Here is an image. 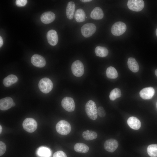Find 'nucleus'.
<instances>
[{
  "label": "nucleus",
  "mask_w": 157,
  "mask_h": 157,
  "mask_svg": "<svg viewBox=\"0 0 157 157\" xmlns=\"http://www.w3.org/2000/svg\"><path fill=\"white\" fill-rule=\"evenodd\" d=\"M96 105L92 100H90L86 103L85 110L88 117L92 120H95L97 117V112Z\"/></svg>",
  "instance_id": "nucleus-1"
},
{
  "label": "nucleus",
  "mask_w": 157,
  "mask_h": 157,
  "mask_svg": "<svg viewBox=\"0 0 157 157\" xmlns=\"http://www.w3.org/2000/svg\"><path fill=\"white\" fill-rule=\"evenodd\" d=\"M56 130L58 133L63 135L68 134L71 131V126L70 124L66 121L61 120L56 124Z\"/></svg>",
  "instance_id": "nucleus-2"
},
{
  "label": "nucleus",
  "mask_w": 157,
  "mask_h": 157,
  "mask_svg": "<svg viewBox=\"0 0 157 157\" xmlns=\"http://www.w3.org/2000/svg\"><path fill=\"white\" fill-rule=\"evenodd\" d=\"M38 87L40 90L43 93H49L53 88V83L51 81L47 78H42L39 81Z\"/></svg>",
  "instance_id": "nucleus-3"
},
{
  "label": "nucleus",
  "mask_w": 157,
  "mask_h": 157,
  "mask_svg": "<svg viewBox=\"0 0 157 157\" xmlns=\"http://www.w3.org/2000/svg\"><path fill=\"white\" fill-rule=\"evenodd\" d=\"M22 126L24 129L27 132L32 133L37 129L38 124L34 119L27 118L23 121Z\"/></svg>",
  "instance_id": "nucleus-4"
},
{
  "label": "nucleus",
  "mask_w": 157,
  "mask_h": 157,
  "mask_svg": "<svg viewBox=\"0 0 157 157\" xmlns=\"http://www.w3.org/2000/svg\"><path fill=\"white\" fill-rule=\"evenodd\" d=\"M126 26L124 23L122 22L115 23L111 28V32L114 35L119 36L123 34L126 31Z\"/></svg>",
  "instance_id": "nucleus-5"
},
{
  "label": "nucleus",
  "mask_w": 157,
  "mask_h": 157,
  "mask_svg": "<svg viewBox=\"0 0 157 157\" xmlns=\"http://www.w3.org/2000/svg\"><path fill=\"white\" fill-rule=\"evenodd\" d=\"M71 70L73 74L79 77L82 76L84 72V67L82 63L79 60H76L72 63Z\"/></svg>",
  "instance_id": "nucleus-6"
},
{
  "label": "nucleus",
  "mask_w": 157,
  "mask_h": 157,
  "mask_svg": "<svg viewBox=\"0 0 157 157\" xmlns=\"http://www.w3.org/2000/svg\"><path fill=\"white\" fill-rule=\"evenodd\" d=\"M96 30V27L94 24L92 23H88L81 27V32L84 37L88 38L93 35Z\"/></svg>",
  "instance_id": "nucleus-7"
},
{
  "label": "nucleus",
  "mask_w": 157,
  "mask_h": 157,
  "mask_svg": "<svg viewBox=\"0 0 157 157\" xmlns=\"http://www.w3.org/2000/svg\"><path fill=\"white\" fill-rule=\"evenodd\" d=\"M127 6L130 10L138 12L143 8L144 2L142 0H129L128 1Z\"/></svg>",
  "instance_id": "nucleus-8"
},
{
  "label": "nucleus",
  "mask_w": 157,
  "mask_h": 157,
  "mask_svg": "<svg viewBox=\"0 0 157 157\" xmlns=\"http://www.w3.org/2000/svg\"><path fill=\"white\" fill-rule=\"evenodd\" d=\"M63 108L69 112L74 111L75 108V103L73 99L66 97L63 98L61 102Z\"/></svg>",
  "instance_id": "nucleus-9"
},
{
  "label": "nucleus",
  "mask_w": 157,
  "mask_h": 157,
  "mask_svg": "<svg viewBox=\"0 0 157 157\" xmlns=\"http://www.w3.org/2000/svg\"><path fill=\"white\" fill-rule=\"evenodd\" d=\"M32 64L34 66L38 67H43L46 65L45 58L42 56L37 54L33 55L31 58Z\"/></svg>",
  "instance_id": "nucleus-10"
},
{
  "label": "nucleus",
  "mask_w": 157,
  "mask_h": 157,
  "mask_svg": "<svg viewBox=\"0 0 157 157\" xmlns=\"http://www.w3.org/2000/svg\"><path fill=\"white\" fill-rule=\"evenodd\" d=\"M117 141L114 139H110L106 140L104 144V149L107 151L114 152L118 146Z\"/></svg>",
  "instance_id": "nucleus-11"
},
{
  "label": "nucleus",
  "mask_w": 157,
  "mask_h": 157,
  "mask_svg": "<svg viewBox=\"0 0 157 157\" xmlns=\"http://www.w3.org/2000/svg\"><path fill=\"white\" fill-rule=\"evenodd\" d=\"M155 90L151 87L145 88L141 90L139 93L140 97L144 99H151L154 95Z\"/></svg>",
  "instance_id": "nucleus-12"
},
{
  "label": "nucleus",
  "mask_w": 157,
  "mask_h": 157,
  "mask_svg": "<svg viewBox=\"0 0 157 157\" xmlns=\"http://www.w3.org/2000/svg\"><path fill=\"white\" fill-rule=\"evenodd\" d=\"M47 37L49 43L51 46H55L58 43V37L56 31L53 29L49 30L47 34Z\"/></svg>",
  "instance_id": "nucleus-13"
},
{
  "label": "nucleus",
  "mask_w": 157,
  "mask_h": 157,
  "mask_svg": "<svg viewBox=\"0 0 157 157\" xmlns=\"http://www.w3.org/2000/svg\"><path fill=\"white\" fill-rule=\"evenodd\" d=\"M13 101L12 98L7 97L1 99L0 100V109L2 110H7L12 106Z\"/></svg>",
  "instance_id": "nucleus-14"
},
{
  "label": "nucleus",
  "mask_w": 157,
  "mask_h": 157,
  "mask_svg": "<svg viewBox=\"0 0 157 157\" xmlns=\"http://www.w3.org/2000/svg\"><path fill=\"white\" fill-rule=\"evenodd\" d=\"M55 18L54 13L51 11L43 13L41 15L40 19L42 22L46 24H49L53 22Z\"/></svg>",
  "instance_id": "nucleus-15"
},
{
  "label": "nucleus",
  "mask_w": 157,
  "mask_h": 157,
  "mask_svg": "<svg viewBox=\"0 0 157 157\" xmlns=\"http://www.w3.org/2000/svg\"><path fill=\"white\" fill-rule=\"evenodd\" d=\"M127 123L131 128L134 130H138L141 127L140 121L135 117L132 116L129 117L127 120Z\"/></svg>",
  "instance_id": "nucleus-16"
},
{
  "label": "nucleus",
  "mask_w": 157,
  "mask_h": 157,
  "mask_svg": "<svg viewBox=\"0 0 157 157\" xmlns=\"http://www.w3.org/2000/svg\"><path fill=\"white\" fill-rule=\"evenodd\" d=\"M75 9V5L73 1H70L68 3L66 8V14L69 19L73 18Z\"/></svg>",
  "instance_id": "nucleus-17"
},
{
  "label": "nucleus",
  "mask_w": 157,
  "mask_h": 157,
  "mask_svg": "<svg viewBox=\"0 0 157 157\" xmlns=\"http://www.w3.org/2000/svg\"><path fill=\"white\" fill-rule=\"evenodd\" d=\"M104 14L102 9L99 7L94 8L90 14L91 17L94 19L98 20L102 19Z\"/></svg>",
  "instance_id": "nucleus-18"
},
{
  "label": "nucleus",
  "mask_w": 157,
  "mask_h": 157,
  "mask_svg": "<svg viewBox=\"0 0 157 157\" xmlns=\"http://www.w3.org/2000/svg\"><path fill=\"white\" fill-rule=\"evenodd\" d=\"M18 80V78L16 75L10 74L4 78L3 84L5 86L8 87L16 83Z\"/></svg>",
  "instance_id": "nucleus-19"
},
{
  "label": "nucleus",
  "mask_w": 157,
  "mask_h": 157,
  "mask_svg": "<svg viewBox=\"0 0 157 157\" xmlns=\"http://www.w3.org/2000/svg\"><path fill=\"white\" fill-rule=\"evenodd\" d=\"M127 64L129 68L132 72H136L138 71L139 65L134 58L132 57L129 58L128 60Z\"/></svg>",
  "instance_id": "nucleus-20"
},
{
  "label": "nucleus",
  "mask_w": 157,
  "mask_h": 157,
  "mask_svg": "<svg viewBox=\"0 0 157 157\" xmlns=\"http://www.w3.org/2000/svg\"><path fill=\"white\" fill-rule=\"evenodd\" d=\"M74 18L78 22H84L85 19V14L84 11L81 8L77 9L75 13Z\"/></svg>",
  "instance_id": "nucleus-21"
},
{
  "label": "nucleus",
  "mask_w": 157,
  "mask_h": 157,
  "mask_svg": "<svg viewBox=\"0 0 157 157\" xmlns=\"http://www.w3.org/2000/svg\"><path fill=\"white\" fill-rule=\"evenodd\" d=\"M37 153L38 156L41 157H50L51 154L50 150L45 147H41L39 148Z\"/></svg>",
  "instance_id": "nucleus-22"
},
{
  "label": "nucleus",
  "mask_w": 157,
  "mask_h": 157,
  "mask_svg": "<svg viewBox=\"0 0 157 157\" xmlns=\"http://www.w3.org/2000/svg\"><path fill=\"white\" fill-rule=\"evenodd\" d=\"M83 138L86 140H91L95 139L97 136V133L92 131L87 130L83 133Z\"/></svg>",
  "instance_id": "nucleus-23"
},
{
  "label": "nucleus",
  "mask_w": 157,
  "mask_h": 157,
  "mask_svg": "<svg viewBox=\"0 0 157 157\" xmlns=\"http://www.w3.org/2000/svg\"><path fill=\"white\" fill-rule=\"evenodd\" d=\"M74 149L77 152L85 153L88 151L89 148L87 145L84 143H77L75 145Z\"/></svg>",
  "instance_id": "nucleus-24"
},
{
  "label": "nucleus",
  "mask_w": 157,
  "mask_h": 157,
  "mask_svg": "<svg viewBox=\"0 0 157 157\" xmlns=\"http://www.w3.org/2000/svg\"><path fill=\"white\" fill-rule=\"evenodd\" d=\"M95 52L97 56L100 57H104L107 56L108 51L106 47L98 46L95 48Z\"/></svg>",
  "instance_id": "nucleus-25"
},
{
  "label": "nucleus",
  "mask_w": 157,
  "mask_h": 157,
  "mask_svg": "<svg viewBox=\"0 0 157 157\" xmlns=\"http://www.w3.org/2000/svg\"><path fill=\"white\" fill-rule=\"evenodd\" d=\"M106 74L108 78L110 79L116 78L118 76L116 69L112 66L109 67L107 69Z\"/></svg>",
  "instance_id": "nucleus-26"
},
{
  "label": "nucleus",
  "mask_w": 157,
  "mask_h": 157,
  "mask_svg": "<svg viewBox=\"0 0 157 157\" xmlns=\"http://www.w3.org/2000/svg\"><path fill=\"white\" fill-rule=\"evenodd\" d=\"M148 155L151 157H157V144L149 145L147 149Z\"/></svg>",
  "instance_id": "nucleus-27"
},
{
  "label": "nucleus",
  "mask_w": 157,
  "mask_h": 157,
  "mask_svg": "<svg viewBox=\"0 0 157 157\" xmlns=\"http://www.w3.org/2000/svg\"><path fill=\"white\" fill-rule=\"evenodd\" d=\"M121 96L120 90L118 88H116L111 91L109 95V98L111 100L114 101L117 98L120 97Z\"/></svg>",
  "instance_id": "nucleus-28"
},
{
  "label": "nucleus",
  "mask_w": 157,
  "mask_h": 157,
  "mask_svg": "<svg viewBox=\"0 0 157 157\" xmlns=\"http://www.w3.org/2000/svg\"><path fill=\"white\" fill-rule=\"evenodd\" d=\"M97 114L100 117H104L106 115V112L104 108L101 107H99L97 109Z\"/></svg>",
  "instance_id": "nucleus-29"
},
{
  "label": "nucleus",
  "mask_w": 157,
  "mask_h": 157,
  "mask_svg": "<svg viewBox=\"0 0 157 157\" xmlns=\"http://www.w3.org/2000/svg\"><path fill=\"white\" fill-rule=\"evenodd\" d=\"M53 157H67V156L65 153L63 151H58L53 154Z\"/></svg>",
  "instance_id": "nucleus-30"
},
{
  "label": "nucleus",
  "mask_w": 157,
  "mask_h": 157,
  "mask_svg": "<svg viewBox=\"0 0 157 157\" xmlns=\"http://www.w3.org/2000/svg\"><path fill=\"white\" fill-rule=\"evenodd\" d=\"M6 146L5 144L1 141H0V155L1 156L6 151Z\"/></svg>",
  "instance_id": "nucleus-31"
},
{
  "label": "nucleus",
  "mask_w": 157,
  "mask_h": 157,
  "mask_svg": "<svg viewBox=\"0 0 157 157\" xmlns=\"http://www.w3.org/2000/svg\"><path fill=\"white\" fill-rule=\"evenodd\" d=\"M27 2L26 0H17L15 1L16 5L19 7H23L25 6Z\"/></svg>",
  "instance_id": "nucleus-32"
},
{
  "label": "nucleus",
  "mask_w": 157,
  "mask_h": 157,
  "mask_svg": "<svg viewBox=\"0 0 157 157\" xmlns=\"http://www.w3.org/2000/svg\"><path fill=\"white\" fill-rule=\"evenodd\" d=\"M3 44V40L2 37L0 36V47H1Z\"/></svg>",
  "instance_id": "nucleus-33"
},
{
  "label": "nucleus",
  "mask_w": 157,
  "mask_h": 157,
  "mask_svg": "<svg viewBox=\"0 0 157 157\" xmlns=\"http://www.w3.org/2000/svg\"><path fill=\"white\" fill-rule=\"evenodd\" d=\"M81 1L83 2H88L92 1L91 0H81Z\"/></svg>",
  "instance_id": "nucleus-34"
},
{
  "label": "nucleus",
  "mask_w": 157,
  "mask_h": 157,
  "mask_svg": "<svg viewBox=\"0 0 157 157\" xmlns=\"http://www.w3.org/2000/svg\"><path fill=\"white\" fill-rule=\"evenodd\" d=\"M155 73L157 77V69L155 70Z\"/></svg>",
  "instance_id": "nucleus-35"
},
{
  "label": "nucleus",
  "mask_w": 157,
  "mask_h": 157,
  "mask_svg": "<svg viewBox=\"0 0 157 157\" xmlns=\"http://www.w3.org/2000/svg\"><path fill=\"white\" fill-rule=\"evenodd\" d=\"M0 133H1L2 130V127L1 125H0Z\"/></svg>",
  "instance_id": "nucleus-36"
},
{
  "label": "nucleus",
  "mask_w": 157,
  "mask_h": 157,
  "mask_svg": "<svg viewBox=\"0 0 157 157\" xmlns=\"http://www.w3.org/2000/svg\"><path fill=\"white\" fill-rule=\"evenodd\" d=\"M156 35L157 37V28L156 29Z\"/></svg>",
  "instance_id": "nucleus-37"
},
{
  "label": "nucleus",
  "mask_w": 157,
  "mask_h": 157,
  "mask_svg": "<svg viewBox=\"0 0 157 157\" xmlns=\"http://www.w3.org/2000/svg\"><path fill=\"white\" fill-rule=\"evenodd\" d=\"M15 105V103L14 102L13 104V106H14Z\"/></svg>",
  "instance_id": "nucleus-38"
},
{
  "label": "nucleus",
  "mask_w": 157,
  "mask_h": 157,
  "mask_svg": "<svg viewBox=\"0 0 157 157\" xmlns=\"http://www.w3.org/2000/svg\"></svg>",
  "instance_id": "nucleus-39"
}]
</instances>
